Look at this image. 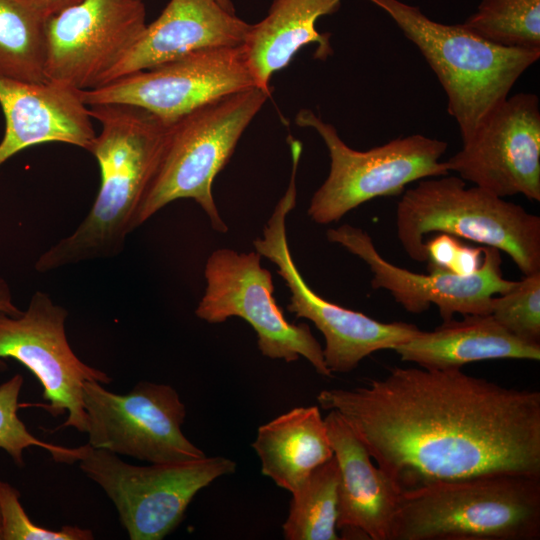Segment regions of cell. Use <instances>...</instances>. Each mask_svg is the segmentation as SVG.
<instances>
[{
  "label": "cell",
  "mask_w": 540,
  "mask_h": 540,
  "mask_svg": "<svg viewBox=\"0 0 540 540\" xmlns=\"http://www.w3.org/2000/svg\"><path fill=\"white\" fill-rule=\"evenodd\" d=\"M372 459L402 489L497 474L540 477V392L461 369L392 367L352 389H325Z\"/></svg>",
  "instance_id": "obj_1"
},
{
  "label": "cell",
  "mask_w": 540,
  "mask_h": 540,
  "mask_svg": "<svg viewBox=\"0 0 540 540\" xmlns=\"http://www.w3.org/2000/svg\"><path fill=\"white\" fill-rule=\"evenodd\" d=\"M101 124L90 153L100 169V187L87 216L69 236L35 263L48 272L82 261L111 258L124 249L139 206L163 156L172 123L124 103L88 106Z\"/></svg>",
  "instance_id": "obj_2"
},
{
  "label": "cell",
  "mask_w": 540,
  "mask_h": 540,
  "mask_svg": "<svg viewBox=\"0 0 540 540\" xmlns=\"http://www.w3.org/2000/svg\"><path fill=\"white\" fill-rule=\"evenodd\" d=\"M540 477L497 474L402 492L389 540H538Z\"/></svg>",
  "instance_id": "obj_3"
},
{
  "label": "cell",
  "mask_w": 540,
  "mask_h": 540,
  "mask_svg": "<svg viewBox=\"0 0 540 540\" xmlns=\"http://www.w3.org/2000/svg\"><path fill=\"white\" fill-rule=\"evenodd\" d=\"M396 231L406 254L427 262L425 236L443 232L507 254L529 275L540 272V217L459 176L429 177L407 189L396 208Z\"/></svg>",
  "instance_id": "obj_4"
},
{
  "label": "cell",
  "mask_w": 540,
  "mask_h": 540,
  "mask_svg": "<svg viewBox=\"0 0 540 540\" xmlns=\"http://www.w3.org/2000/svg\"><path fill=\"white\" fill-rule=\"evenodd\" d=\"M386 12L424 56L447 96V110L462 140L483 117L504 101L540 50L502 47L462 26L428 18L400 0H369Z\"/></svg>",
  "instance_id": "obj_5"
},
{
  "label": "cell",
  "mask_w": 540,
  "mask_h": 540,
  "mask_svg": "<svg viewBox=\"0 0 540 540\" xmlns=\"http://www.w3.org/2000/svg\"><path fill=\"white\" fill-rule=\"evenodd\" d=\"M269 96L259 87L247 88L219 97L173 122L158 169L139 206L135 228L168 203L187 198L199 204L214 230L227 232L212 185Z\"/></svg>",
  "instance_id": "obj_6"
},
{
  "label": "cell",
  "mask_w": 540,
  "mask_h": 540,
  "mask_svg": "<svg viewBox=\"0 0 540 540\" xmlns=\"http://www.w3.org/2000/svg\"><path fill=\"white\" fill-rule=\"evenodd\" d=\"M295 122L315 130L330 156L329 174L313 194L307 211L320 225L338 222L374 198L399 195L412 182L450 173L445 162L440 161L448 147L442 140L413 134L358 151L340 138L332 124L310 109H301Z\"/></svg>",
  "instance_id": "obj_7"
},
{
  "label": "cell",
  "mask_w": 540,
  "mask_h": 540,
  "mask_svg": "<svg viewBox=\"0 0 540 540\" xmlns=\"http://www.w3.org/2000/svg\"><path fill=\"white\" fill-rule=\"evenodd\" d=\"M78 462L112 500L131 540L163 539L181 523L198 491L237 466L223 456L137 466L89 444Z\"/></svg>",
  "instance_id": "obj_8"
},
{
  "label": "cell",
  "mask_w": 540,
  "mask_h": 540,
  "mask_svg": "<svg viewBox=\"0 0 540 540\" xmlns=\"http://www.w3.org/2000/svg\"><path fill=\"white\" fill-rule=\"evenodd\" d=\"M296 172L292 165L288 188L267 221L262 237L254 240L256 251L277 266V273L290 290L289 312L310 320L325 340L324 361L331 373L354 370L367 356L384 349L393 350L421 330L405 322L385 323L361 312L330 302L305 282L292 258L286 218L296 204Z\"/></svg>",
  "instance_id": "obj_9"
},
{
  "label": "cell",
  "mask_w": 540,
  "mask_h": 540,
  "mask_svg": "<svg viewBox=\"0 0 540 540\" xmlns=\"http://www.w3.org/2000/svg\"><path fill=\"white\" fill-rule=\"evenodd\" d=\"M257 251L215 250L205 265L206 289L195 314L208 323L230 317L245 320L256 332L262 355L286 362L304 357L321 376L331 377L323 348L305 324L286 320L274 299L271 273Z\"/></svg>",
  "instance_id": "obj_10"
},
{
  "label": "cell",
  "mask_w": 540,
  "mask_h": 540,
  "mask_svg": "<svg viewBox=\"0 0 540 540\" xmlns=\"http://www.w3.org/2000/svg\"><path fill=\"white\" fill-rule=\"evenodd\" d=\"M82 401L88 444L93 448L150 463L206 456L183 434L186 408L170 385L139 382L131 391L117 394L98 381H85Z\"/></svg>",
  "instance_id": "obj_11"
},
{
  "label": "cell",
  "mask_w": 540,
  "mask_h": 540,
  "mask_svg": "<svg viewBox=\"0 0 540 540\" xmlns=\"http://www.w3.org/2000/svg\"><path fill=\"white\" fill-rule=\"evenodd\" d=\"M146 26L143 0H81L49 16L46 80L77 91L101 87Z\"/></svg>",
  "instance_id": "obj_12"
},
{
  "label": "cell",
  "mask_w": 540,
  "mask_h": 540,
  "mask_svg": "<svg viewBox=\"0 0 540 540\" xmlns=\"http://www.w3.org/2000/svg\"><path fill=\"white\" fill-rule=\"evenodd\" d=\"M251 87L257 86L241 45L197 50L79 95L87 106L130 104L173 123L206 103Z\"/></svg>",
  "instance_id": "obj_13"
},
{
  "label": "cell",
  "mask_w": 540,
  "mask_h": 540,
  "mask_svg": "<svg viewBox=\"0 0 540 540\" xmlns=\"http://www.w3.org/2000/svg\"><path fill=\"white\" fill-rule=\"evenodd\" d=\"M68 312L37 291L25 311L18 316L0 317V371L6 359H14L29 369L43 387L44 408L53 416L67 413L63 427L86 433V413L82 401L85 381L111 382L104 372L82 362L71 349L66 333Z\"/></svg>",
  "instance_id": "obj_14"
},
{
  "label": "cell",
  "mask_w": 540,
  "mask_h": 540,
  "mask_svg": "<svg viewBox=\"0 0 540 540\" xmlns=\"http://www.w3.org/2000/svg\"><path fill=\"white\" fill-rule=\"evenodd\" d=\"M462 148L445 162L449 172L505 198L540 201V109L534 93H518L492 108Z\"/></svg>",
  "instance_id": "obj_15"
},
{
  "label": "cell",
  "mask_w": 540,
  "mask_h": 540,
  "mask_svg": "<svg viewBox=\"0 0 540 540\" xmlns=\"http://www.w3.org/2000/svg\"><path fill=\"white\" fill-rule=\"evenodd\" d=\"M326 237L361 258L373 274L372 288L388 291L412 314L423 313L432 304L443 321L455 314H490L493 296L509 291L516 282L503 277L500 251L490 246L482 245V265L473 274L459 276L432 266H428L429 274H419L383 258L370 235L360 228L344 224L328 229Z\"/></svg>",
  "instance_id": "obj_16"
},
{
  "label": "cell",
  "mask_w": 540,
  "mask_h": 540,
  "mask_svg": "<svg viewBox=\"0 0 540 540\" xmlns=\"http://www.w3.org/2000/svg\"><path fill=\"white\" fill-rule=\"evenodd\" d=\"M0 106L5 131L0 166L18 152L42 143L62 142L90 151L96 133L79 91L55 82H26L0 75Z\"/></svg>",
  "instance_id": "obj_17"
},
{
  "label": "cell",
  "mask_w": 540,
  "mask_h": 540,
  "mask_svg": "<svg viewBox=\"0 0 540 540\" xmlns=\"http://www.w3.org/2000/svg\"><path fill=\"white\" fill-rule=\"evenodd\" d=\"M250 26L217 0H170L103 85L197 50L241 46Z\"/></svg>",
  "instance_id": "obj_18"
},
{
  "label": "cell",
  "mask_w": 540,
  "mask_h": 540,
  "mask_svg": "<svg viewBox=\"0 0 540 540\" xmlns=\"http://www.w3.org/2000/svg\"><path fill=\"white\" fill-rule=\"evenodd\" d=\"M339 469L337 529L389 540L402 489L381 468L335 410L324 418Z\"/></svg>",
  "instance_id": "obj_19"
},
{
  "label": "cell",
  "mask_w": 540,
  "mask_h": 540,
  "mask_svg": "<svg viewBox=\"0 0 540 540\" xmlns=\"http://www.w3.org/2000/svg\"><path fill=\"white\" fill-rule=\"evenodd\" d=\"M393 350L403 362L438 370L461 369L486 360H540V345L513 336L490 314L443 321L433 331H420Z\"/></svg>",
  "instance_id": "obj_20"
},
{
  "label": "cell",
  "mask_w": 540,
  "mask_h": 540,
  "mask_svg": "<svg viewBox=\"0 0 540 540\" xmlns=\"http://www.w3.org/2000/svg\"><path fill=\"white\" fill-rule=\"evenodd\" d=\"M340 5L341 0H273L267 16L250 26L243 44L256 86L271 94L273 74L306 45H317L316 59L332 55L330 35L318 32L316 21L337 12Z\"/></svg>",
  "instance_id": "obj_21"
},
{
  "label": "cell",
  "mask_w": 540,
  "mask_h": 540,
  "mask_svg": "<svg viewBox=\"0 0 540 540\" xmlns=\"http://www.w3.org/2000/svg\"><path fill=\"white\" fill-rule=\"evenodd\" d=\"M261 472L290 493L333 457L318 406L296 407L258 428L252 444Z\"/></svg>",
  "instance_id": "obj_22"
},
{
  "label": "cell",
  "mask_w": 540,
  "mask_h": 540,
  "mask_svg": "<svg viewBox=\"0 0 540 540\" xmlns=\"http://www.w3.org/2000/svg\"><path fill=\"white\" fill-rule=\"evenodd\" d=\"M48 17L21 0H0V75L46 82L45 24Z\"/></svg>",
  "instance_id": "obj_23"
},
{
  "label": "cell",
  "mask_w": 540,
  "mask_h": 540,
  "mask_svg": "<svg viewBox=\"0 0 540 540\" xmlns=\"http://www.w3.org/2000/svg\"><path fill=\"white\" fill-rule=\"evenodd\" d=\"M339 469L333 455L306 478L292 494L283 524L287 540H338Z\"/></svg>",
  "instance_id": "obj_24"
},
{
  "label": "cell",
  "mask_w": 540,
  "mask_h": 540,
  "mask_svg": "<svg viewBox=\"0 0 540 540\" xmlns=\"http://www.w3.org/2000/svg\"><path fill=\"white\" fill-rule=\"evenodd\" d=\"M462 26L502 47L540 50V0H481Z\"/></svg>",
  "instance_id": "obj_25"
},
{
  "label": "cell",
  "mask_w": 540,
  "mask_h": 540,
  "mask_svg": "<svg viewBox=\"0 0 540 540\" xmlns=\"http://www.w3.org/2000/svg\"><path fill=\"white\" fill-rule=\"evenodd\" d=\"M22 385L23 377L20 374H15L0 385V449L6 451L18 466L24 465L23 452L31 446L47 450L56 462L73 464L79 461L84 445L66 448L43 442L29 432L17 414Z\"/></svg>",
  "instance_id": "obj_26"
},
{
  "label": "cell",
  "mask_w": 540,
  "mask_h": 540,
  "mask_svg": "<svg viewBox=\"0 0 540 540\" xmlns=\"http://www.w3.org/2000/svg\"><path fill=\"white\" fill-rule=\"evenodd\" d=\"M490 315L513 336L540 345V272L524 275L509 291L493 296Z\"/></svg>",
  "instance_id": "obj_27"
},
{
  "label": "cell",
  "mask_w": 540,
  "mask_h": 540,
  "mask_svg": "<svg viewBox=\"0 0 540 540\" xmlns=\"http://www.w3.org/2000/svg\"><path fill=\"white\" fill-rule=\"evenodd\" d=\"M0 517L2 540H91L89 529L64 526L50 530L36 525L21 505L20 493L11 484L0 480Z\"/></svg>",
  "instance_id": "obj_28"
},
{
  "label": "cell",
  "mask_w": 540,
  "mask_h": 540,
  "mask_svg": "<svg viewBox=\"0 0 540 540\" xmlns=\"http://www.w3.org/2000/svg\"><path fill=\"white\" fill-rule=\"evenodd\" d=\"M428 266L442 268L459 276L476 272L482 265L483 246L463 244L458 237L440 232L425 242Z\"/></svg>",
  "instance_id": "obj_29"
},
{
  "label": "cell",
  "mask_w": 540,
  "mask_h": 540,
  "mask_svg": "<svg viewBox=\"0 0 540 540\" xmlns=\"http://www.w3.org/2000/svg\"><path fill=\"white\" fill-rule=\"evenodd\" d=\"M46 17L52 16L81 0H21Z\"/></svg>",
  "instance_id": "obj_30"
},
{
  "label": "cell",
  "mask_w": 540,
  "mask_h": 540,
  "mask_svg": "<svg viewBox=\"0 0 540 540\" xmlns=\"http://www.w3.org/2000/svg\"><path fill=\"white\" fill-rule=\"evenodd\" d=\"M21 312L14 304L8 283L0 277V317L18 316Z\"/></svg>",
  "instance_id": "obj_31"
},
{
  "label": "cell",
  "mask_w": 540,
  "mask_h": 540,
  "mask_svg": "<svg viewBox=\"0 0 540 540\" xmlns=\"http://www.w3.org/2000/svg\"><path fill=\"white\" fill-rule=\"evenodd\" d=\"M217 1L224 9H226L227 11L231 13H235V9L231 0H217Z\"/></svg>",
  "instance_id": "obj_32"
},
{
  "label": "cell",
  "mask_w": 540,
  "mask_h": 540,
  "mask_svg": "<svg viewBox=\"0 0 540 540\" xmlns=\"http://www.w3.org/2000/svg\"><path fill=\"white\" fill-rule=\"evenodd\" d=\"M0 540H2L1 517H0Z\"/></svg>",
  "instance_id": "obj_33"
}]
</instances>
